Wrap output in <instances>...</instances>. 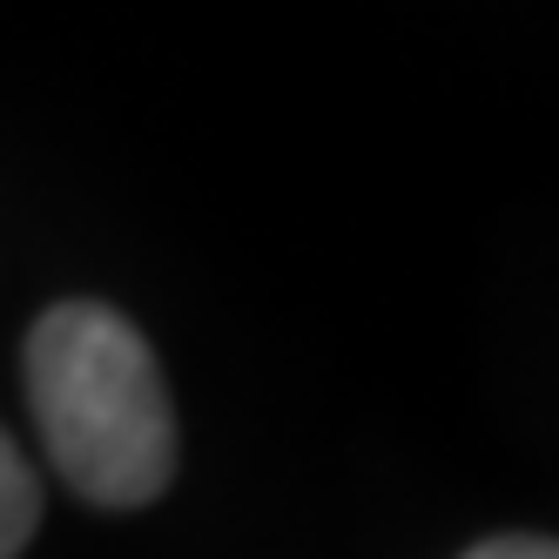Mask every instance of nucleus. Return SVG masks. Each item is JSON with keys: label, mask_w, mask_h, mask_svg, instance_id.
Here are the masks:
<instances>
[{"label": "nucleus", "mask_w": 559, "mask_h": 559, "mask_svg": "<svg viewBox=\"0 0 559 559\" xmlns=\"http://www.w3.org/2000/svg\"><path fill=\"white\" fill-rule=\"evenodd\" d=\"M27 397L61 478L95 506H148L176 472V418L142 331L108 304H55L27 331Z\"/></svg>", "instance_id": "f257e3e1"}, {"label": "nucleus", "mask_w": 559, "mask_h": 559, "mask_svg": "<svg viewBox=\"0 0 559 559\" xmlns=\"http://www.w3.org/2000/svg\"><path fill=\"white\" fill-rule=\"evenodd\" d=\"M34 519H41V486H34L21 445L0 431V559H14L34 539Z\"/></svg>", "instance_id": "f03ea898"}, {"label": "nucleus", "mask_w": 559, "mask_h": 559, "mask_svg": "<svg viewBox=\"0 0 559 559\" xmlns=\"http://www.w3.org/2000/svg\"><path fill=\"white\" fill-rule=\"evenodd\" d=\"M465 559H559L552 539H533V533H506V539H486V546H472Z\"/></svg>", "instance_id": "7ed1b4c3"}]
</instances>
